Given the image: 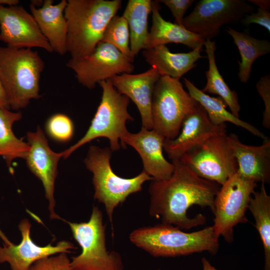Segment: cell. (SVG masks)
<instances>
[{
	"label": "cell",
	"mask_w": 270,
	"mask_h": 270,
	"mask_svg": "<svg viewBox=\"0 0 270 270\" xmlns=\"http://www.w3.org/2000/svg\"><path fill=\"white\" fill-rule=\"evenodd\" d=\"M241 22L244 25L246 26L251 24H258L266 28L269 33L270 32V12L269 10L258 8L256 12H252L250 13V14H246Z\"/></svg>",
	"instance_id": "obj_34"
},
{
	"label": "cell",
	"mask_w": 270,
	"mask_h": 270,
	"mask_svg": "<svg viewBox=\"0 0 270 270\" xmlns=\"http://www.w3.org/2000/svg\"><path fill=\"white\" fill-rule=\"evenodd\" d=\"M30 149L26 156L27 166L42 182L45 196L48 202L51 220H62L55 212L54 184L58 174V164L62 153L56 152L50 147L44 132L38 126L34 132H27Z\"/></svg>",
	"instance_id": "obj_14"
},
{
	"label": "cell",
	"mask_w": 270,
	"mask_h": 270,
	"mask_svg": "<svg viewBox=\"0 0 270 270\" xmlns=\"http://www.w3.org/2000/svg\"><path fill=\"white\" fill-rule=\"evenodd\" d=\"M121 5L120 0H67L64 10L66 51L72 58H82L94 52Z\"/></svg>",
	"instance_id": "obj_2"
},
{
	"label": "cell",
	"mask_w": 270,
	"mask_h": 270,
	"mask_svg": "<svg viewBox=\"0 0 270 270\" xmlns=\"http://www.w3.org/2000/svg\"><path fill=\"white\" fill-rule=\"evenodd\" d=\"M0 40L10 48L53 52L32 15L18 4L0 6Z\"/></svg>",
	"instance_id": "obj_13"
},
{
	"label": "cell",
	"mask_w": 270,
	"mask_h": 270,
	"mask_svg": "<svg viewBox=\"0 0 270 270\" xmlns=\"http://www.w3.org/2000/svg\"><path fill=\"white\" fill-rule=\"evenodd\" d=\"M44 68L36 51L0 46V80L10 108L19 110L41 97L40 82Z\"/></svg>",
	"instance_id": "obj_4"
},
{
	"label": "cell",
	"mask_w": 270,
	"mask_h": 270,
	"mask_svg": "<svg viewBox=\"0 0 270 270\" xmlns=\"http://www.w3.org/2000/svg\"><path fill=\"white\" fill-rule=\"evenodd\" d=\"M67 0L54 4L52 0H44L42 6L30 5L31 14L40 30L50 44L53 52L63 56L66 51L68 24L64 15Z\"/></svg>",
	"instance_id": "obj_20"
},
{
	"label": "cell",
	"mask_w": 270,
	"mask_h": 270,
	"mask_svg": "<svg viewBox=\"0 0 270 270\" xmlns=\"http://www.w3.org/2000/svg\"><path fill=\"white\" fill-rule=\"evenodd\" d=\"M227 32L232 37L241 57L239 62L238 76L242 83H246L250 77L254 62L258 57L270 52V42L265 40H258L246 32H240L226 26Z\"/></svg>",
	"instance_id": "obj_26"
},
{
	"label": "cell",
	"mask_w": 270,
	"mask_h": 270,
	"mask_svg": "<svg viewBox=\"0 0 270 270\" xmlns=\"http://www.w3.org/2000/svg\"><path fill=\"white\" fill-rule=\"evenodd\" d=\"M29 270H72L66 253L62 252L40 259Z\"/></svg>",
	"instance_id": "obj_31"
},
{
	"label": "cell",
	"mask_w": 270,
	"mask_h": 270,
	"mask_svg": "<svg viewBox=\"0 0 270 270\" xmlns=\"http://www.w3.org/2000/svg\"><path fill=\"white\" fill-rule=\"evenodd\" d=\"M112 153L110 147L92 145L84 161L86 168L93 174L94 198L104 204L111 223L114 209L130 194L140 192L145 182L153 180L143 170L132 178L119 176L110 166Z\"/></svg>",
	"instance_id": "obj_5"
},
{
	"label": "cell",
	"mask_w": 270,
	"mask_h": 270,
	"mask_svg": "<svg viewBox=\"0 0 270 270\" xmlns=\"http://www.w3.org/2000/svg\"><path fill=\"white\" fill-rule=\"evenodd\" d=\"M0 107L6 108L8 109L10 108L0 80Z\"/></svg>",
	"instance_id": "obj_36"
},
{
	"label": "cell",
	"mask_w": 270,
	"mask_h": 270,
	"mask_svg": "<svg viewBox=\"0 0 270 270\" xmlns=\"http://www.w3.org/2000/svg\"><path fill=\"white\" fill-rule=\"evenodd\" d=\"M152 3L150 0H129L122 16L128 24L130 56L134 60L140 50L144 49Z\"/></svg>",
	"instance_id": "obj_24"
},
{
	"label": "cell",
	"mask_w": 270,
	"mask_h": 270,
	"mask_svg": "<svg viewBox=\"0 0 270 270\" xmlns=\"http://www.w3.org/2000/svg\"><path fill=\"white\" fill-rule=\"evenodd\" d=\"M46 130L53 140L62 142L70 141L74 132L72 120L66 115L56 114L52 116L46 121Z\"/></svg>",
	"instance_id": "obj_30"
},
{
	"label": "cell",
	"mask_w": 270,
	"mask_h": 270,
	"mask_svg": "<svg viewBox=\"0 0 270 270\" xmlns=\"http://www.w3.org/2000/svg\"><path fill=\"white\" fill-rule=\"evenodd\" d=\"M248 2L264 10H269L270 8V0H248Z\"/></svg>",
	"instance_id": "obj_35"
},
{
	"label": "cell",
	"mask_w": 270,
	"mask_h": 270,
	"mask_svg": "<svg viewBox=\"0 0 270 270\" xmlns=\"http://www.w3.org/2000/svg\"><path fill=\"white\" fill-rule=\"evenodd\" d=\"M204 46L208 61V69L206 72V84L202 90L204 92L218 94L230 110L231 113L239 118L240 106L238 102V94L236 91L230 89L224 82L218 68L216 58V42L211 40H206Z\"/></svg>",
	"instance_id": "obj_27"
},
{
	"label": "cell",
	"mask_w": 270,
	"mask_h": 270,
	"mask_svg": "<svg viewBox=\"0 0 270 270\" xmlns=\"http://www.w3.org/2000/svg\"><path fill=\"white\" fill-rule=\"evenodd\" d=\"M165 138L153 129L142 128L136 133L128 132L120 142L121 147L129 145L140 156L143 164V171L153 180H162L171 176L174 166L168 162L163 154V144Z\"/></svg>",
	"instance_id": "obj_17"
},
{
	"label": "cell",
	"mask_w": 270,
	"mask_h": 270,
	"mask_svg": "<svg viewBox=\"0 0 270 270\" xmlns=\"http://www.w3.org/2000/svg\"><path fill=\"white\" fill-rule=\"evenodd\" d=\"M101 42L110 44L123 54L132 58L128 26L122 16L116 15L112 18L105 29Z\"/></svg>",
	"instance_id": "obj_29"
},
{
	"label": "cell",
	"mask_w": 270,
	"mask_h": 270,
	"mask_svg": "<svg viewBox=\"0 0 270 270\" xmlns=\"http://www.w3.org/2000/svg\"><path fill=\"white\" fill-rule=\"evenodd\" d=\"M254 10V6L243 0H200L184 17L182 26L204 40H211L220 34L222 25L241 21Z\"/></svg>",
	"instance_id": "obj_12"
},
{
	"label": "cell",
	"mask_w": 270,
	"mask_h": 270,
	"mask_svg": "<svg viewBox=\"0 0 270 270\" xmlns=\"http://www.w3.org/2000/svg\"><path fill=\"white\" fill-rule=\"evenodd\" d=\"M0 238L3 240L4 244L6 246L11 245L12 243L8 238L3 233L0 228Z\"/></svg>",
	"instance_id": "obj_39"
},
{
	"label": "cell",
	"mask_w": 270,
	"mask_h": 270,
	"mask_svg": "<svg viewBox=\"0 0 270 270\" xmlns=\"http://www.w3.org/2000/svg\"><path fill=\"white\" fill-rule=\"evenodd\" d=\"M226 138L238 163L236 172L256 183L270 184V138L266 136L259 146L244 144L234 134L227 135Z\"/></svg>",
	"instance_id": "obj_19"
},
{
	"label": "cell",
	"mask_w": 270,
	"mask_h": 270,
	"mask_svg": "<svg viewBox=\"0 0 270 270\" xmlns=\"http://www.w3.org/2000/svg\"><path fill=\"white\" fill-rule=\"evenodd\" d=\"M256 88L262 98L264 106L262 124L263 127L270 128V76L266 74L256 84Z\"/></svg>",
	"instance_id": "obj_32"
},
{
	"label": "cell",
	"mask_w": 270,
	"mask_h": 270,
	"mask_svg": "<svg viewBox=\"0 0 270 270\" xmlns=\"http://www.w3.org/2000/svg\"><path fill=\"white\" fill-rule=\"evenodd\" d=\"M183 82L190 95L202 106L210 122L214 126H220L230 122L242 127L252 134L264 139L266 136L250 124L241 120L226 110V105L220 98H214L204 92L190 80L184 78Z\"/></svg>",
	"instance_id": "obj_23"
},
{
	"label": "cell",
	"mask_w": 270,
	"mask_h": 270,
	"mask_svg": "<svg viewBox=\"0 0 270 270\" xmlns=\"http://www.w3.org/2000/svg\"><path fill=\"white\" fill-rule=\"evenodd\" d=\"M160 8L158 1H152V25L144 49L169 43L183 44L192 50L204 46L205 40L200 36L184 26L164 20L160 14Z\"/></svg>",
	"instance_id": "obj_22"
},
{
	"label": "cell",
	"mask_w": 270,
	"mask_h": 270,
	"mask_svg": "<svg viewBox=\"0 0 270 270\" xmlns=\"http://www.w3.org/2000/svg\"><path fill=\"white\" fill-rule=\"evenodd\" d=\"M202 50V46H200L188 52L173 53L166 45H160L143 50L142 54L160 76L180 79L196 66L199 59L204 58L200 54Z\"/></svg>",
	"instance_id": "obj_21"
},
{
	"label": "cell",
	"mask_w": 270,
	"mask_h": 270,
	"mask_svg": "<svg viewBox=\"0 0 270 270\" xmlns=\"http://www.w3.org/2000/svg\"><path fill=\"white\" fill-rule=\"evenodd\" d=\"M202 270H219L211 264L210 261L205 257L202 258Z\"/></svg>",
	"instance_id": "obj_37"
},
{
	"label": "cell",
	"mask_w": 270,
	"mask_h": 270,
	"mask_svg": "<svg viewBox=\"0 0 270 270\" xmlns=\"http://www.w3.org/2000/svg\"><path fill=\"white\" fill-rule=\"evenodd\" d=\"M20 3L18 0H0V6H12L18 5Z\"/></svg>",
	"instance_id": "obj_38"
},
{
	"label": "cell",
	"mask_w": 270,
	"mask_h": 270,
	"mask_svg": "<svg viewBox=\"0 0 270 270\" xmlns=\"http://www.w3.org/2000/svg\"><path fill=\"white\" fill-rule=\"evenodd\" d=\"M73 237L82 248L81 253L72 257V270H124L120 255L108 252L106 246L105 226L98 206H94L87 222H66Z\"/></svg>",
	"instance_id": "obj_8"
},
{
	"label": "cell",
	"mask_w": 270,
	"mask_h": 270,
	"mask_svg": "<svg viewBox=\"0 0 270 270\" xmlns=\"http://www.w3.org/2000/svg\"><path fill=\"white\" fill-rule=\"evenodd\" d=\"M222 132H226V124L214 125L198 104L184 119L178 135L173 140H164L163 149L172 160H180L209 138Z\"/></svg>",
	"instance_id": "obj_15"
},
{
	"label": "cell",
	"mask_w": 270,
	"mask_h": 270,
	"mask_svg": "<svg viewBox=\"0 0 270 270\" xmlns=\"http://www.w3.org/2000/svg\"><path fill=\"white\" fill-rule=\"evenodd\" d=\"M98 84L102 92L96 112L84 135L75 144L62 152L64 159L82 146L98 138L108 139L112 152L118 150L121 147L120 140L128 132L126 122L134 120L128 110L129 98L118 92L109 80L101 81Z\"/></svg>",
	"instance_id": "obj_6"
},
{
	"label": "cell",
	"mask_w": 270,
	"mask_h": 270,
	"mask_svg": "<svg viewBox=\"0 0 270 270\" xmlns=\"http://www.w3.org/2000/svg\"><path fill=\"white\" fill-rule=\"evenodd\" d=\"M18 227L22 235L20 242L17 245L0 246V264H8L11 270H29L40 259L59 253H70L71 250L76 248L72 243L64 240L56 246L51 244L46 246L37 245L31 238V224L26 218L22 220Z\"/></svg>",
	"instance_id": "obj_16"
},
{
	"label": "cell",
	"mask_w": 270,
	"mask_h": 270,
	"mask_svg": "<svg viewBox=\"0 0 270 270\" xmlns=\"http://www.w3.org/2000/svg\"><path fill=\"white\" fill-rule=\"evenodd\" d=\"M22 118L20 112L0 107V156L8 168L14 160L25 159L30 149L28 143L18 138L12 131L13 124Z\"/></svg>",
	"instance_id": "obj_25"
},
{
	"label": "cell",
	"mask_w": 270,
	"mask_h": 270,
	"mask_svg": "<svg viewBox=\"0 0 270 270\" xmlns=\"http://www.w3.org/2000/svg\"><path fill=\"white\" fill-rule=\"evenodd\" d=\"M160 270V269H158V270Z\"/></svg>",
	"instance_id": "obj_40"
},
{
	"label": "cell",
	"mask_w": 270,
	"mask_h": 270,
	"mask_svg": "<svg viewBox=\"0 0 270 270\" xmlns=\"http://www.w3.org/2000/svg\"><path fill=\"white\" fill-rule=\"evenodd\" d=\"M157 70L151 67L138 74H122L109 79L120 94L132 100L140 114L142 128L152 129L151 104L154 87L160 77Z\"/></svg>",
	"instance_id": "obj_18"
},
{
	"label": "cell",
	"mask_w": 270,
	"mask_h": 270,
	"mask_svg": "<svg viewBox=\"0 0 270 270\" xmlns=\"http://www.w3.org/2000/svg\"><path fill=\"white\" fill-rule=\"evenodd\" d=\"M198 104L184 90L180 79L160 76L155 84L152 100V129L166 139L175 138L184 118Z\"/></svg>",
	"instance_id": "obj_7"
},
{
	"label": "cell",
	"mask_w": 270,
	"mask_h": 270,
	"mask_svg": "<svg viewBox=\"0 0 270 270\" xmlns=\"http://www.w3.org/2000/svg\"><path fill=\"white\" fill-rule=\"evenodd\" d=\"M129 238L133 244L155 257H175L203 252L215 255L219 248L218 238L212 226L186 232L177 226L162 224L136 229Z\"/></svg>",
	"instance_id": "obj_3"
},
{
	"label": "cell",
	"mask_w": 270,
	"mask_h": 270,
	"mask_svg": "<svg viewBox=\"0 0 270 270\" xmlns=\"http://www.w3.org/2000/svg\"><path fill=\"white\" fill-rule=\"evenodd\" d=\"M256 182L236 172L220 188L214 200L212 226L216 236L228 243L234 240V228L248 220L246 212Z\"/></svg>",
	"instance_id": "obj_9"
},
{
	"label": "cell",
	"mask_w": 270,
	"mask_h": 270,
	"mask_svg": "<svg viewBox=\"0 0 270 270\" xmlns=\"http://www.w3.org/2000/svg\"><path fill=\"white\" fill-rule=\"evenodd\" d=\"M227 135L222 132L212 136L179 160L200 177L222 186L238 168Z\"/></svg>",
	"instance_id": "obj_10"
},
{
	"label": "cell",
	"mask_w": 270,
	"mask_h": 270,
	"mask_svg": "<svg viewBox=\"0 0 270 270\" xmlns=\"http://www.w3.org/2000/svg\"><path fill=\"white\" fill-rule=\"evenodd\" d=\"M134 59L113 46L100 42L90 55L80 58H70L66 66L75 74L79 83L88 89L101 81L122 74H132Z\"/></svg>",
	"instance_id": "obj_11"
},
{
	"label": "cell",
	"mask_w": 270,
	"mask_h": 270,
	"mask_svg": "<svg viewBox=\"0 0 270 270\" xmlns=\"http://www.w3.org/2000/svg\"><path fill=\"white\" fill-rule=\"evenodd\" d=\"M172 163L174 168L170 178L152 180L149 186L150 216L180 229L204 225L206 221L204 214L190 218L188 210L197 205L208 207L212 212L219 184L200 177L179 160Z\"/></svg>",
	"instance_id": "obj_1"
},
{
	"label": "cell",
	"mask_w": 270,
	"mask_h": 270,
	"mask_svg": "<svg viewBox=\"0 0 270 270\" xmlns=\"http://www.w3.org/2000/svg\"><path fill=\"white\" fill-rule=\"evenodd\" d=\"M260 237L264 254V270H270V196L264 184L253 194L248 206Z\"/></svg>",
	"instance_id": "obj_28"
},
{
	"label": "cell",
	"mask_w": 270,
	"mask_h": 270,
	"mask_svg": "<svg viewBox=\"0 0 270 270\" xmlns=\"http://www.w3.org/2000/svg\"><path fill=\"white\" fill-rule=\"evenodd\" d=\"M159 2L164 4L170 10L175 19V24L182 26L184 15L195 0H161Z\"/></svg>",
	"instance_id": "obj_33"
}]
</instances>
